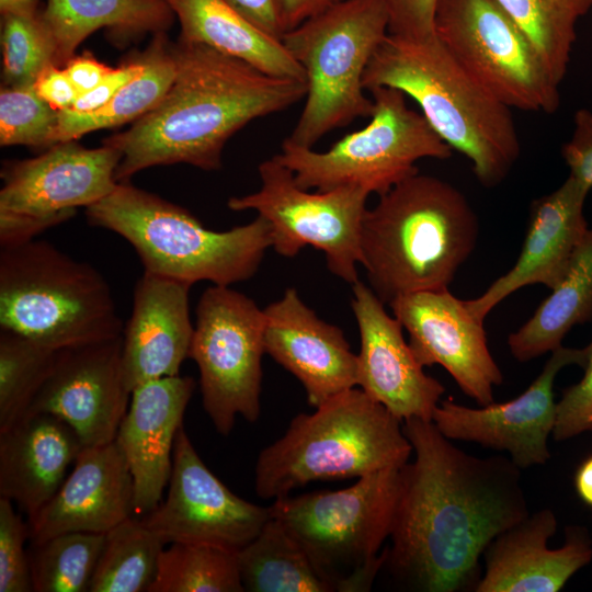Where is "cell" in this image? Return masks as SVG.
I'll list each match as a JSON object with an SVG mask.
<instances>
[{"mask_svg":"<svg viewBox=\"0 0 592 592\" xmlns=\"http://www.w3.org/2000/svg\"><path fill=\"white\" fill-rule=\"evenodd\" d=\"M264 310L253 299L214 285L203 292L189 351L200 372L203 407L214 428L228 435L238 415L261 413Z\"/></svg>","mask_w":592,"mask_h":592,"instance_id":"cell-11","label":"cell"},{"mask_svg":"<svg viewBox=\"0 0 592 592\" xmlns=\"http://www.w3.org/2000/svg\"><path fill=\"white\" fill-rule=\"evenodd\" d=\"M34 88L44 101L58 111L71 110L80 95L65 68L54 64L38 75Z\"/></svg>","mask_w":592,"mask_h":592,"instance_id":"cell-46","label":"cell"},{"mask_svg":"<svg viewBox=\"0 0 592 592\" xmlns=\"http://www.w3.org/2000/svg\"><path fill=\"white\" fill-rule=\"evenodd\" d=\"M27 522L13 509V502L0 497V592H30L32 589Z\"/></svg>","mask_w":592,"mask_h":592,"instance_id":"cell-39","label":"cell"},{"mask_svg":"<svg viewBox=\"0 0 592 592\" xmlns=\"http://www.w3.org/2000/svg\"><path fill=\"white\" fill-rule=\"evenodd\" d=\"M166 543L129 516L105 533L89 592H148Z\"/></svg>","mask_w":592,"mask_h":592,"instance_id":"cell-32","label":"cell"},{"mask_svg":"<svg viewBox=\"0 0 592 592\" xmlns=\"http://www.w3.org/2000/svg\"><path fill=\"white\" fill-rule=\"evenodd\" d=\"M571 138L561 147V156L569 175L591 191L592 189V112L579 109L573 116Z\"/></svg>","mask_w":592,"mask_h":592,"instance_id":"cell-42","label":"cell"},{"mask_svg":"<svg viewBox=\"0 0 592 592\" xmlns=\"http://www.w3.org/2000/svg\"><path fill=\"white\" fill-rule=\"evenodd\" d=\"M43 20L55 45L54 64L65 66L77 47L100 29L118 38L167 32L174 13L166 0H47Z\"/></svg>","mask_w":592,"mask_h":592,"instance_id":"cell-28","label":"cell"},{"mask_svg":"<svg viewBox=\"0 0 592 592\" xmlns=\"http://www.w3.org/2000/svg\"><path fill=\"white\" fill-rule=\"evenodd\" d=\"M412 452L402 421L353 387L315 412L296 415L285 434L260 452L255 492L277 499L312 481L399 468Z\"/></svg>","mask_w":592,"mask_h":592,"instance_id":"cell-6","label":"cell"},{"mask_svg":"<svg viewBox=\"0 0 592 592\" xmlns=\"http://www.w3.org/2000/svg\"><path fill=\"white\" fill-rule=\"evenodd\" d=\"M352 287L361 337L357 386L401 421H432L444 386L424 373L403 338L401 323L387 314L372 288L360 280Z\"/></svg>","mask_w":592,"mask_h":592,"instance_id":"cell-19","label":"cell"},{"mask_svg":"<svg viewBox=\"0 0 592 592\" xmlns=\"http://www.w3.org/2000/svg\"><path fill=\"white\" fill-rule=\"evenodd\" d=\"M592 319V228H589L571 262L550 295L533 316L508 337L519 362H528L561 346L577 325Z\"/></svg>","mask_w":592,"mask_h":592,"instance_id":"cell-29","label":"cell"},{"mask_svg":"<svg viewBox=\"0 0 592 592\" xmlns=\"http://www.w3.org/2000/svg\"><path fill=\"white\" fill-rule=\"evenodd\" d=\"M166 499L141 517L166 544H208L238 551L271 519L270 506L231 492L204 464L183 425L173 447Z\"/></svg>","mask_w":592,"mask_h":592,"instance_id":"cell-14","label":"cell"},{"mask_svg":"<svg viewBox=\"0 0 592 592\" xmlns=\"http://www.w3.org/2000/svg\"><path fill=\"white\" fill-rule=\"evenodd\" d=\"M130 397L122 334L57 350L53 371L26 414L56 415L73 429L83 447L101 446L115 441Z\"/></svg>","mask_w":592,"mask_h":592,"instance_id":"cell-16","label":"cell"},{"mask_svg":"<svg viewBox=\"0 0 592 592\" xmlns=\"http://www.w3.org/2000/svg\"><path fill=\"white\" fill-rule=\"evenodd\" d=\"M42 10L33 15H1L3 86H34L38 75L54 64L55 45Z\"/></svg>","mask_w":592,"mask_h":592,"instance_id":"cell-37","label":"cell"},{"mask_svg":"<svg viewBox=\"0 0 592 592\" xmlns=\"http://www.w3.org/2000/svg\"><path fill=\"white\" fill-rule=\"evenodd\" d=\"M190 288L146 271L136 282L132 315L123 329V371L130 391L149 380L179 375L194 332Z\"/></svg>","mask_w":592,"mask_h":592,"instance_id":"cell-25","label":"cell"},{"mask_svg":"<svg viewBox=\"0 0 592 592\" xmlns=\"http://www.w3.org/2000/svg\"><path fill=\"white\" fill-rule=\"evenodd\" d=\"M587 346H559L551 352L543 371L516 398L470 408L452 398L441 401L432 421L447 439L475 442L508 452L521 469L544 465L550 458L547 441L553 434L557 402L554 384L558 373L570 365L584 366Z\"/></svg>","mask_w":592,"mask_h":592,"instance_id":"cell-15","label":"cell"},{"mask_svg":"<svg viewBox=\"0 0 592 592\" xmlns=\"http://www.w3.org/2000/svg\"><path fill=\"white\" fill-rule=\"evenodd\" d=\"M104 542V533L71 532L32 544L27 553L33 591L89 592Z\"/></svg>","mask_w":592,"mask_h":592,"instance_id":"cell-35","label":"cell"},{"mask_svg":"<svg viewBox=\"0 0 592 592\" xmlns=\"http://www.w3.org/2000/svg\"><path fill=\"white\" fill-rule=\"evenodd\" d=\"M590 190L570 175L549 194L534 200L521 253L514 265L480 296L466 300L479 319L522 287L543 284L553 289L563 277L589 230L583 207Z\"/></svg>","mask_w":592,"mask_h":592,"instance_id":"cell-22","label":"cell"},{"mask_svg":"<svg viewBox=\"0 0 592 592\" xmlns=\"http://www.w3.org/2000/svg\"><path fill=\"white\" fill-rule=\"evenodd\" d=\"M166 2L179 19L180 39L206 45L267 75L306 82L305 70L283 42L264 33L225 0Z\"/></svg>","mask_w":592,"mask_h":592,"instance_id":"cell-27","label":"cell"},{"mask_svg":"<svg viewBox=\"0 0 592 592\" xmlns=\"http://www.w3.org/2000/svg\"><path fill=\"white\" fill-rule=\"evenodd\" d=\"M83 445L65 421L30 413L0 432V497L33 517L55 496Z\"/></svg>","mask_w":592,"mask_h":592,"instance_id":"cell-26","label":"cell"},{"mask_svg":"<svg viewBox=\"0 0 592 592\" xmlns=\"http://www.w3.org/2000/svg\"><path fill=\"white\" fill-rule=\"evenodd\" d=\"M237 551L208 544L171 543L160 554L148 592H242Z\"/></svg>","mask_w":592,"mask_h":592,"instance_id":"cell-34","label":"cell"},{"mask_svg":"<svg viewBox=\"0 0 592 592\" xmlns=\"http://www.w3.org/2000/svg\"><path fill=\"white\" fill-rule=\"evenodd\" d=\"M582 378L568 387L557 402L553 437L556 441L572 439L592 431V341L587 345V361Z\"/></svg>","mask_w":592,"mask_h":592,"instance_id":"cell-40","label":"cell"},{"mask_svg":"<svg viewBox=\"0 0 592 592\" xmlns=\"http://www.w3.org/2000/svg\"><path fill=\"white\" fill-rule=\"evenodd\" d=\"M342 0H285L288 31Z\"/></svg>","mask_w":592,"mask_h":592,"instance_id":"cell-48","label":"cell"},{"mask_svg":"<svg viewBox=\"0 0 592 592\" xmlns=\"http://www.w3.org/2000/svg\"><path fill=\"white\" fill-rule=\"evenodd\" d=\"M434 33L504 105L547 114L558 110L559 84L498 0H439Z\"/></svg>","mask_w":592,"mask_h":592,"instance_id":"cell-12","label":"cell"},{"mask_svg":"<svg viewBox=\"0 0 592 592\" xmlns=\"http://www.w3.org/2000/svg\"><path fill=\"white\" fill-rule=\"evenodd\" d=\"M58 110L44 101L34 86H3L0 91L1 146H53Z\"/></svg>","mask_w":592,"mask_h":592,"instance_id":"cell-38","label":"cell"},{"mask_svg":"<svg viewBox=\"0 0 592 592\" xmlns=\"http://www.w3.org/2000/svg\"><path fill=\"white\" fill-rule=\"evenodd\" d=\"M498 1L530 39L560 86L577 38L576 25L592 9V0Z\"/></svg>","mask_w":592,"mask_h":592,"instance_id":"cell-33","label":"cell"},{"mask_svg":"<svg viewBox=\"0 0 592 592\" xmlns=\"http://www.w3.org/2000/svg\"><path fill=\"white\" fill-rule=\"evenodd\" d=\"M439 0H386L389 34L407 38H428L434 33Z\"/></svg>","mask_w":592,"mask_h":592,"instance_id":"cell-41","label":"cell"},{"mask_svg":"<svg viewBox=\"0 0 592 592\" xmlns=\"http://www.w3.org/2000/svg\"><path fill=\"white\" fill-rule=\"evenodd\" d=\"M388 26L386 0H342L284 34L307 82L304 109L287 139L312 148L329 132L372 115L363 77Z\"/></svg>","mask_w":592,"mask_h":592,"instance_id":"cell-9","label":"cell"},{"mask_svg":"<svg viewBox=\"0 0 592 592\" xmlns=\"http://www.w3.org/2000/svg\"><path fill=\"white\" fill-rule=\"evenodd\" d=\"M65 70L81 94L100 84L113 68L100 62L90 54H83L70 58L65 65Z\"/></svg>","mask_w":592,"mask_h":592,"instance_id":"cell-47","label":"cell"},{"mask_svg":"<svg viewBox=\"0 0 592 592\" xmlns=\"http://www.w3.org/2000/svg\"><path fill=\"white\" fill-rule=\"evenodd\" d=\"M478 236V217L466 196L418 172L366 209L361 264L372 291L389 305L402 295L448 288Z\"/></svg>","mask_w":592,"mask_h":592,"instance_id":"cell-3","label":"cell"},{"mask_svg":"<svg viewBox=\"0 0 592 592\" xmlns=\"http://www.w3.org/2000/svg\"><path fill=\"white\" fill-rule=\"evenodd\" d=\"M143 70V62L138 55L129 62L113 70L92 90L81 93L72 111L88 113L106 105L114 95Z\"/></svg>","mask_w":592,"mask_h":592,"instance_id":"cell-44","label":"cell"},{"mask_svg":"<svg viewBox=\"0 0 592 592\" xmlns=\"http://www.w3.org/2000/svg\"><path fill=\"white\" fill-rule=\"evenodd\" d=\"M389 306L423 367L437 364L477 403L494 402L493 388L502 384L503 375L489 350L483 320L466 300L442 288L402 295Z\"/></svg>","mask_w":592,"mask_h":592,"instance_id":"cell-17","label":"cell"},{"mask_svg":"<svg viewBox=\"0 0 592 592\" xmlns=\"http://www.w3.org/2000/svg\"><path fill=\"white\" fill-rule=\"evenodd\" d=\"M122 156L109 144L90 149L69 140L35 158L9 161L1 170L0 212L76 214L78 207L87 208L114 191Z\"/></svg>","mask_w":592,"mask_h":592,"instance_id":"cell-18","label":"cell"},{"mask_svg":"<svg viewBox=\"0 0 592 592\" xmlns=\"http://www.w3.org/2000/svg\"><path fill=\"white\" fill-rule=\"evenodd\" d=\"M365 90L395 88L413 99L434 132L473 166L480 184H500L521 143L511 109L486 90L433 35L388 34L363 77Z\"/></svg>","mask_w":592,"mask_h":592,"instance_id":"cell-4","label":"cell"},{"mask_svg":"<svg viewBox=\"0 0 592 592\" xmlns=\"http://www.w3.org/2000/svg\"><path fill=\"white\" fill-rule=\"evenodd\" d=\"M239 573L249 592H332L298 542L271 516L237 551Z\"/></svg>","mask_w":592,"mask_h":592,"instance_id":"cell-31","label":"cell"},{"mask_svg":"<svg viewBox=\"0 0 592 592\" xmlns=\"http://www.w3.org/2000/svg\"><path fill=\"white\" fill-rule=\"evenodd\" d=\"M172 48L177 73L164 98L130 128L103 140L122 151L117 183L156 166L218 170L234 134L306 96L305 81L267 75L206 45L179 38Z\"/></svg>","mask_w":592,"mask_h":592,"instance_id":"cell-2","label":"cell"},{"mask_svg":"<svg viewBox=\"0 0 592 592\" xmlns=\"http://www.w3.org/2000/svg\"><path fill=\"white\" fill-rule=\"evenodd\" d=\"M374 102L369 122L345 135L327 151H316L285 139L273 157L289 168L298 186L329 191L357 186L383 195L419 172L424 158L447 159L452 148L424 116L411 110L398 89L369 90Z\"/></svg>","mask_w":592,"mask_h":592,"instance_id":"cell-10","label":"cell"},{"mask_svg":"<svg viewBox=\"0 0 592 592\" xmlns=\"http://www.w3.org/2000/svg\"><path fill=\"white\" fill-rule=\"evenodd\" d=\"M166 32L153 34L147 48L138 55L143 70L126 83L103 107L88 113L72 110L58 112L53 145L104 128L135 122L155 109L169 91L177 73V61Z\"/></svg>","mask_w":592,"mask_h":592,"instance_id":"cell-30","label":"cell"},{"mask_svg":"<svg viewBox=\"0 0 592 592\" xmlns=\"http://www.w3.org/2000/svg\"><path fill=\"white\" fill-rule=\"evenodd\" d=\"M402 430L414 459L401 467L384 566L408 590L475 591L487 546L530 514L521 468L464 452L433 421L411 418Z\"/></svg>","mask_w":592,"mask_h":592,"instance_id":"cell-1","label":"cell"},{"mask_svg":"<svg viewBox=\"0 0 592 592\" xmlns=\"http://www.w3.org/2000/svg\"><path fill=\"white\" fill-rule=\"evenodd\" d=\"M557 530L553 510L540 509L493 538L475 592H557L592 559L585 528L568 526L561 547L548 548Z\"/></svg>","mask_w":592,"mask_h":592,"instance_id":"cell-21","label":"cell"},{"mask_svg":"<svg viewBox=\"0 0 592 592\" xmlns=\"http://www.w3.org/2000/svg\"><path fill=\"white\" fill-rule=\"evenodd\" d=\"M574 486L579 498L585 504L592 506V455L578 468L574 477Z\"/></svg>","mask_w":592,"mask_h":592,"instance_id":"cell-49","label":"cell"},{"mask_svg":"<svg viewBox=\"0 0 592 592\" xmlns=\"http://www.w3.org/2000/svg\"><path fill=\"white\" fill-rule=\"evenodd\" d=\"M263 310L265 353L301 383L310 406L357 386V355L343 331L320 319L295 288Z\"/></svg>","mask_w":592,"mask_h":592,"instance_id":"cell-20","label":"cell"},{"mask_svg":"<svg viewBox=\"0 0 592 592\" xmlns=\"http://www.w3.org/2000/svg\"><path fill=\"white\" fill-rule=\"evenodd\" d=\"M42 10L39 0H0L1 15H33Z\"/></svg>","mask_w":592,"mask_h":592,"instance_id":"cell-50","label":"cell"},{"mask_svg":"<svg viewBox=\"0 0 592 592\" xmlns=\"http://www.w3.org/2000/svg\"><path fill=\"white\" fill-rule=\"evenodd\" d=\"M57 350L18 333L0 331V432L30 410L50 375Z\"/></svg>","mask_w":592,"mask_h":592,"instance_id":"cell-36","label":"cell"},{"mask_svg":"<svg viewBox=\"0 0 592 592\" xmlns=\"http://www.w3.org/2000/svg\"><path fill=\"white\" fill-rule=\"evenodd\" d=\"M194 388L192 377L175 375L149 380L132 391L115 442L133 477L137 515H146L162 500L175 436Z\"/></svg>","mask_w":592,"mask_h":592,"instance_id":"cell-24","label":"cell"},{"mask_svg":"<svg viewBox=\"0 0 592 592\" xmlns=\"http://www.w3.org/2000/svg\"><path fill=\"white\" fill-rule=\"evenodd\" d=\"M258 170L260 189L230 197L228 207L236 212L252 209L264 217L276 253L293 258L311 246L325 253L331 273L352 285L356 283L369 193L357 186L309 192L298 186L293 171L274 157L261 162Z\"/></svg>","mask_w":592,"mask_h":592,"instance_id":"cell-13","label":"cell"},{"mask_svg":"<svg viewBox=\"0 0 592 592\" xmlns=\"http://www.w3.org/2000/svg\"><path fill=\"white\" fill-rule=\"evenodd\" d=\"M264 33L282 41L288 31L285 0H225Z\"/></svg>","mask_w":592,"mask_h":592,"instance_id":"cell-45","label":"cell"},{"mask_svg":"<svg viewBox=\"0 0 592 592\" xmlns=\"http://www.w3.org/2000/svg\"><path fill=\"white\" fill-rule=\"evenodd\" d=\"M90 225L113 231L135 249L144 271L189 285L230 286L251 278L272 247L269 221L258 215L226 231L205 227L185 208L128 182L87 207Z\"/></svg>","mask_w":592,"mask_h":592,"instance_id":"cell-5","label":"cell"},{"mask_svg":"<svg viewBox=\"0 0 592 592\" xmlns=\"http://www.w3.org/2000/svg\"><path fill=\"white\" fill-rule=\"evenodd\" d=\"M73 215L34 216L0 212V247L13 248L32 241L44 230L68 220Z\"/></svg>","mask_w":592,"mask_h":592,"instance_id":"cell-43","label":"cell"},{"mask_svg":"<svg viewBox=\"0 0 592 592\" xmlns=\"http://www.w3.org/2000/svg\"><path fill=\"white\" fill-rule=\"evenodd\" d=\"M133 512V477L116 442L83 447L52 500L27 519L29 540L71 532L105 534Z\"/></svg>","mask_w":592,"mask_h":592,"instance_id":"cell-23","label":"cell"},{"mask_svg":"<svg viewBox=\"0 0 592 592\" xmlns=\"http://www.w3.org/2000/svg\"><path fill=\"white\" fill-rule=\"evenodd\" d=\"M0 328L60 350L121 337L124 326L93 265L34 239L0 251Z\"/></svg>","mask_w":592,"mask_h":592,"instance_id":"cell-7","label":"cell"},{"mask_svg":"<svg viewBox=\"0 0 592 592\" xmlns=\"http://www.w3.org/2000/svg\"><path fill=\"white\" fill-rule=\"evenodd\" d=\"M401 488V467L339 490L284 496L270 505L332 592L368 591L384 567Z\"/></svg>","mask_w":592,"mask_h":592,"instance_id":"cell-8","label":"cell"}]
</instances>
